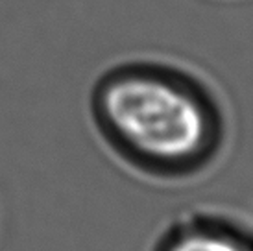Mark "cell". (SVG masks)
Wrapping results in <instances>:
<instances>
[{"label": "cell", "instance_id": "obj_1", "mask_svg": "<svg viewBox=\"0 0 253 251\" xmlns=\"http://www.w3.org/2000/svg\"><path fill=\"white\" fill-rule=\"evenodd\" d=\"M89 111L113 154L152 179L204 174L227 144L222 100L204 78L176 63H115L94 80Z\"/></svg>", "mask_w": 253, "mask_h": 251}, {"label": "cell", "instance_id": "obj_2", "mask_svg": "<svg viewBox=\"0 0 253 251\" xmlns=\"http://www.w3.org/2000/svg\"><path fill=\"white\" fill-rule=\"evenodd\" d=\"M167 251H253L248 240L225 223L192 218L172 237Z\"/></svg>", "mask_w": 253, "mask_h": 251}]
</instances>
